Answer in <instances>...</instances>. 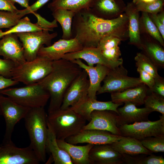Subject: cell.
<instances>
[{
	"mask_svg": "<svg viewBox=\"0 0 164 164\" xmlns=\"http://www.w3.org/2000/svg\"><path fill=\"white\" fill-rule=\"evenodd\" d=\"M89 85L88 74L83 69L67 90L60 108L73 107L87 96Z\"/></svg>",
	"mask_w": 164,
	"mask_h": 164,
	"instance_id": "obj_14",
	"label": "cell"
},
{
	"mask_svg": "<svg viewBox=\"0 0 164 164\" xmlns=\"http://www.w3.org/2000/svg\"><path fill=\"white\" fill-rule=\"evenodd\" d=\"M0 93L30 108L44 107L50 98L48 92L38 82L23 87L6 88L0 91Z\"/></svg>",
	"mask_w": 164,
	"mask_h": 164,
	"instance_id": "obj_5",
	"label": "cell"
},
{
	"mask_svg": "<svg viewBox=\"0 0 164 164\" xmlns=\"http://www.w3.org/2000/svg\"><path fill=\"white\" fill-rule=\"evenodd\" d=\"M123 163L127 164H164V159L162 155H156L151 154L146 155L132 156L122 154Z\"/></svg>",
	"mask_w": 164,
	"mask_h": 164,
	"instance_id": "obj_33",
	"label": "cell"
},
{
	"mask_svg": "<svg viewBox=\"0 0 164 164\" xmlns=\"http://www.w3.org/2000/svg\"><path fill=\"white\" fill-rule=\"evenodd\" d=\"M128 20L125 13L111 19L95 15L90 8L75 13L72 26V38L77 39L83 48L97 47L104 36L113 35L122 41L128 38Z\"/></svg>",
	"mask_w": 164,
	"mask_h": 164,
	"instance_id": "obj_1",
	"label": "cell"
},
{
	"mask_svg": "<svg viewBox=\"0 0 164 164\" xmlns=\"http://www.w3.org/2000/svg\"><path fill=\"white\" fill-rule=\"evenodd\" d=\"M148 14L164 39V24L157 17V14Z\"/></svg>",
	"mask_w": 164,
	"mask_h": 164,
	"instance_id": "obj_48",
	"label": "cell"
},
{
	"mask_svg": "<svg viewBox=\"0 0 164 164\" xmlns=\"http://www.w3.org/2000/svg\"><path fill=\"white\" fill-rule=\"evenodd\" d=\"M124 106L117 108L119 125L149 120L148 116L152 111L145 107L139 108L130 102L124 103Z\"/></svg>",
	"mask_w": 164,
	"mask_h": 164,
	"instance_id": "obj_22",
	"label": "cell"
},
{
	"mask_svg": "<svg viewBox=\"0 0 164 164\" xmlns=\"http://www.w3.org/2000/svg\"><path fill=\"white\" fill-rule=\"evenodd\" d=\"M135 65L147 72L155 78L159 76L158 72V68L152 60L146 55L138 53L135 57Z\"/></svg>",
	"mask_w": 164,
	"mask_h": 164,
	"instance_id": "obj_34",
	"label": "cell"
},
{
	"mask_svg": "<svg viewBox=\"0 0 164 164\" xmlns=\"http://www.w3.org/2000/svg\"><path fill=\"white\" fill-rule=\"evenodd\" d=\"M37 18V21L36 23L42 30L48 31H53L54 28L57 27L58 25L57 21L55 19L51 22L46 20L39 14L36 12L32 13Z\"/></svg>",
	"mask_w": 164,
	"mask_h": 164,
	"instance_id": "obj_40",
	"label": "cell"
},
{
	"mask_svg": "<svg viewBox=\"0 0 164 164\" xmlns=\"http://www.w3.org/2000/svg\"><path fill=\"white\" fill-rule=\"evenodd\" d=\"M16 33L6 35L0 40V56L11 60L15 66L26 61L22 43Z\"/></svg>",
	"mask_w": 164,
	"mask_h": 164,
	"instance_id": "obj_17",
	"label": "cell"
},
{
	"mask_svg": "<svg viewBox=\"0 0 164 164\" xmlns=\"http://www.w3.org/2000/svg\"><path fill=\"white\" fill-rule=\"evenodd\" d=\"M110 145L116 151L121 154L132 156L143 154L149 155L152 153L145 148L140 140L134 138L123 136Z\"/></svg>",
	"mask_w": 164,
	"mask_h": 164,
	"instance_id": "obj_25",
	"label": "cell"
},
{
	"mask_svg": "<svg viewBox=\"0 0 164 164\" xmlns=\"http://www.w3.org/2000/svg\"><path fill=\"white\" fill-rule=\"evenodd\" d=\"M57 141L60 147L69 155L73 164H91L89 154L94 145L87 144L83 146H77L68 143L65 140L57 139Z\"/></svg>",
	"mask_w": 164,
	"mask_h": 164,
	"instance_id": "obj_26",
	"label": "cell"
},
{
	"mask_svg": "<svg viewBox=\"0 0 164 164\" xmlns=\"http://www.w3.org/2000/svg\"><path fill=\"white\" fill-rule=\"evenodd\" d=\"M83 48L75 38L68 40L62 39L50 46H42L38 52L37 56L45 57L53 61L62 59L66 54L79 51Z\"/></svg>",
	"mask_w": 164,
	"mask_h": 164,
	"instance_id": "obj_16",
	"label": "cell"
},
{
	"mask_svg": "<svg viewBox=\"0 0 164 164\" xmlns=\"http://www.w3.org/2000/svg\"><path fill=\"white\" fill-rule=\"evenodd\" d=\"M124 13L128 20V38L129 43L142 50V40L140 28V12L132 2L126 5Z\"/></svg>",
	"mask_w": 164,
	"mask_h": 164,
	"instance_id": "obj_23",
	"label": "cell"
},
{
	"mask_svg": "<svg viewBox=\"0 0 164 164\" xmlns=\"http://www.w3.org/2000/svg\"><path fill=\"white\" fill-rule=\"evenodd\" d=\"M159 120L125 124L119 126L121 135L130 137L139 140L150 137L164 135V116H159Z\"/></svg>",
	"mask_w": 164,
	"mask_h": 164,
	"instance_id": "obj_10",
	"label": "cell"
},
{
	"mask_svg": "<svg viewBox=\"0 0 164 164\" xmlns=\"http://www.w3.org/2000/svg\"><path fill=\"white\" fill-rule=\"evenodd\" d=\"M89 157L91 164L123 163L122 154L109 144L94 145L90 150Z\"/></svg>",
	"mask_w": 164,
	"mask_h": 164,
	"instance_id": "obj_21",
	"label": "cell"
},
{
	"mask_svg": "<svg viewBox=\"0 0 164 164\" xmlns=\"http://www.w3.org/2000/svg\"><path fill=\"white\" fill-rule=\"evenodd\" d=\"M30 109L17 104L0 93V115L4 118L5 124L3 142L12 141V136L15 125L24 119Z\"/></svg>",
	"mask_w": 164,
	"mask_h": 164,
	"instance_id": "obj_8",
	"label": "cell"
},
{
	"mask_svg": "<svg viewBox=\"0 0 164 164\" xmlns=\"http://www.w3.org/2000/svg\"><path fill=\"white\" fill-rule=\"evenodd\" d=\"M139 24L141 33L143 32L148 35L164 47V39L148 13L142 12Z\"/></svg>",
	"mask_w": 164,
	"mask_h": 164,
	"instance_id": "obj_31",
	"label": "cell"
},
{
	"mask_svg": "<svg viewBox=\"0 0 164 164\" xmlns=\"http://www.w3.org/2000/svg\"><path fill=\"white\" fill-rule=\"evenodd\" d=\"M75 13L70 10L59 9L52 12V15L61 25L63 32L62 39H72V26Z\"/></svg>",
	"mask_w": 164,
	"mask_h": 164,
	"instance_id": "obj_29",
	"label": "cell"
},
{
	"mask_svg": "<svg viewBox=\"0 0 164 164\" xmlns=\"http://www.w3.org/2000/svg\"><path fill=\"white\" fill-rule=\"evenodd\" d=\"M22 17L18 12L0 10V29L10 28L17 24Z\"/></svg>",
	"mask_w": 164,
	"mask_h": 164,
	"instance_id": "obj_37",
	"label": "cell"
},
{
	"mask_svg": "<svg viewBox=\"0 0 164 164\" xmlns=\"http://www.w3.org/2000/svg\"><path fill=\"white\" fill-rule=\"evenodd\" d=\"M62 59L69 60L82 59L85 61L89 66H93L95 64H100L111 69L122 64L123 63V59L121 57L116 62L108 60L104 56L101 50L97 47L83 48L80 51L66 54Z\"/></svg>",
	"mask_w": 164,
	"mask_h": 164,
	"instance_id": "obj_15",
	"label": "cell"
},
{
	"mask_svg": "<svg viewBox=\"0 0 164 164\" xmlns=\"http://www.w3.org/2000/svg\"><path fill=\"white\" fill-rule=\"evenodd\" d=\"M101 51L104 56L109 60L116 62L121 58V52L118 46Z\"/></svg>",
	"mask_w": 164,
	"mask_h": 164,
	"instance_id": "obj_42",
	"label": "cell"
},
{
	"mask_svg": "<svg viewBox=\"0 0 164 164\" xmlns=\"http://www.w3.org/2000/svg\"><path fill=\"white\" fill-rule=\"evenodd\" d=\"M127 70L121 64L110 69L106 75L97 94L118 92L133 87L141 84L139 77H129Z\"/></svg>",
	"mask_w": 164,
	"mask_h": 164,
	"instance_id": "obj_7",
	"label": "cell"
},
{
	"mask_svg": "<svg viewBox=\"0 0 164 164\" xmlns=\"http://www.w3.org/2000/svg\"><path fill=\"white\" fill-rule=\"evenodd\" d=\"M15 66L14 63L11 60L0 58V75L11 78V71Z\"/></svg>",
	"mask_w": 164,
	"mask_h": 164,
	"instance_id": "obj_41",
	"label": "cell"
},
{
	"mask_svg": "<svg viewBox=\"0 0 164 164\" xmlns=\"http://www.w3.org/2000/svg\"><path fill=\"white\" fill-rule=\"evenodd\" d=\"M50 0H37L28 8L23 10H19L18 13L23 17L25 15L32 13L43 6Z\"/></svg>",
	"mask_w": 164,
	"mask_h": 164,
	"instance_id": "obj_44",
	"label": "cell"
},
{
	"mask_svg": "<svg viewBox=\"0 0 164 164\" xmlns=\"http://www.w3.org/2000/svg\"><path fill=\"white\" fill-rule=\"evenodd\" d=\"M82 70L70 60L61 59L53 61L51 72L38 82L50 95L48 113L60 108L67 90Z\"/></svg>",
	"mask_w": 164,
	"mask_h": 164,
	"instance_id": "obj_2",
	"label": "cell"
},
{
	"mask_svg": "<svg viewBox=\"0 0 164 164\" xmlns=\"http://www.w3.org/2000/svg\"><path fill=\"white\" fill-rule=\"evenodd\" d=\"M15 2H17L21 6L26 8H28L29 6V0H11Z\"/></svg>",
	"mask_w": 164,
	"mask_h": 164,
	"instance_id": "obj_49",
	"label": "cell"
},
{
	"mask_svg": "<svg viewBox=\"0 0 164 164\" xmlns=\"http://www.w3.org/2000/svg\"><path fill=\"white\" fill-rule=\"evenodd\" d=\"M142 40V50L158 68H164V50L156 41L150 39Z\"/></svg>",
	"mask_w": 164,
	"mask_h": 164,
	"instance_id": "obj_28",
	"label": "cell"
},
{
	"mask_svg": "<svg viewBox=\"0 0 164 164\" xmlns=\"http://www.w3.org/2000/svg\"><path fill=\"white\" fill-rule=\"evenodd\" d=\"M40 162L29 145L19 148L12 141L0 145V164H38Z\"/></svg>",
	"mask_w": 164,
	"mask_h": 164,
	"instance_id": "obj_11",
	"label": "cell"
},
{
	"mask_svg": "<svg viewBox=\"0 0 164 164\" xmlns=\"http://www.w3.org/2000/svg\"><path fill=\"white\" fill-rule=\"evenodd\" d=\"M48 136L46 142V150L51 154L55 164H73L68 153L59 146L56 136L50 125L47 123Z\"/></svg>",
	"mask_w": 164,
	"mask_h": 164,
	"instance_id": "obj_27",
	"label": "cell"
},
{
	"mask_svg": "<svg viewBox=\"0 0 164 164\" xmlns=\"http://www.w3.org/2000/svg\"><path fill=\"white\" fill-rule=\"evenodd\" d=\"M159 19L164 24V11L163 10L157 14Z\"/></svg>",
	"mask_w": 164,
	"mask_h": 164,
	"instance_id": "obj_51",
	"label": "cell"
},
{
	"mask_svg": "<svg viewBox=\"0 0 164 164\" xmlns=\"http://www.w3.org/2000/svg\"><path fill=\"white\" fill-rule=\"evenodd\" d=\"M140 141L145 148L152 152H164V135L147 137Z\"/></svg>",
	"mask_w": 164,
	"mask_h": 164,
	"instance_id": "obj_36",
	"label": "cell"
},
{
	"mask_svg": "<svg viewBox=\"0 0 164 164\" xmlns=\"http://www.w3.org/2000/svg\"><path fill=\"white\" fill-rule=\"evenodd\" d=\"M147 95L144 100L145 107L164 116V97L152 92Z\"/></svg>",
	"mask_w": 164,
	"mask_h": 164,
	"instance_id": "obj_35",
	"label": "cell"
},
{
	"mask_svg": "<svg viewBox=\"0 0 164 164\" xmlns=\"http://www.w3.org/2000/svg\"><path fill=\"white\" fill-rule=\"evenodd\" d=\"M47 114L44 107L30 108L24 118L30 143L40 162L46 161Z\"/></svg>",
	"mask_w": 164,
	"mask_h": 164,
	"instance_id": "obj_3",
	"label": "cell"
},
{
	"mask_svg": "<svg viewBox=\"0 0 164 164\" xmlns=\"http://www.w3.org/2000/svg\"><path fill=\"white\" fill-rule=\"evenodd\" d=\"M164 0H155L152 2L135 5L139 12L157 14L163 10Z\"/></svg>",
	"mask_w": 164,
	"mask_h": 164,
	"instance_id": "obj_38",
	"label": "cell"
},
{
	"mask_svg": "<svg viewBox=\"0 0 164 164\" xmlns=\"http://www.w3.org/2000/svg\"><path fill=\"white\" fill-rule=\"evenodd\" d=\"M119 117L115 112L108 110H95L91 114V120L82 130L97 129L121 135L119 127Z\"/></svg>",
	"mask_w": 164,
	"mask_h": 164,
	"instance_id": "obj_12",
	"label": "cell"
},
{
	"mask_svg": "<svg viewBox=\"0 0 164 164\" xmlns=\"http://www.w3.org/2000/svg\"><path fill=\"white\" fill-rule=\"evenodd\" d=\"M16 34L22 44L24 57L27 61L35 59L41 47L44 45H51L52 40L58 35L56 32L50 33L49 31L44 30Z\"/></svg>",
	"mask_w": 164,
	"mask_h": 164,
	"instance_id": "obj_9",
	"label": "cell"
},
{
	"mask_svg": "<svg viewBox=\"0 0 164 164\" xmlns=\"http://www.w3.org/2000/svg\"><path fill=\"white\" fill-rule=\"evenodd\" d=\"M95 0H53L48 5L52 11L59 9L70 10L75 13L90 8Z\"/></svg>",
	"mask_w": 164,
	"mask_h": 164,
	"instance_id": "obj_30",
	"label": "cell"
},
{
	"mask_svg": "<svg viewBox=\"0 0 164 164\" xmlns=\"http://www.w3.org/2000/svg\"><path fill=\"white\" fill-rule=\"evenodd\" d=\"M42 30L36 23H33L28 17H25L21 18L17 24L8 30L2 32L0 30V39L7 34L25 32H36Z\"/></svg>",
	"mask_w": 164,
	"mask_h": 164,
	"instance_id": "obj_32",
	"label": "cell"
},
{
	"mask_svg": "<svg viewBox=\"0 0 164 164\" xmlns=\"http://www.w3.org/2000/svg\"><path fill=\"white\" fill-rule=\"evenodd\" d=\"M70 61L77 64L87 72L90 82L88 96L91 98L96 99L97 93L101 86V83L111 69L100 64H97L95 67L89 66L80 59Z\"/></svg>",
	"mask_w": 164,
	"mask_h": 164,
	"instance_id": "obj_19",
	"label": "cell"
},
{
	"mask_svg": "<svg viewBox=\"0 0 164 164\" xmlns=\"http://www.w3.org/2000/svg\"><path fill=\"white\" fill-rule=\"evenodd\" d=\"M123 104L115 103L111 101H101L92 99L87 95L80 101L71 108L82 116L86 121L91 120V114L95 110H108L118 113L117 108Z\"/></svg>",
	"mask_w": 164,
	"mask_h": 164,
	"instance_id": "obj_18",
	"label": "cell"
},
{
	"mask_svg": "<svg viewBox=\"0 0 164 164\" xmlns=\"http://www.w3.org/2000/svg\"><path fill=\"white\" fill-rule=\"evenodd\" d=\"M53 63V61L46 57L37 56L32 61H26L13 67L11 78L26 85L37 83L51 72Z\"/></svg>",
	"mask_w": 164,
	"mask_h": 164,
	"instance_id": "obj_6",
	"label": "cell"
},
{
	"mask_svg": "<svg viewBox=\"0 0 164 164\" xmlns=\"http://www.w3.org/2000/svg\"><path fill=\"white\" fill-rule=\"evenodd\" d=\"M19 82L12 79L0 75V91L18 84Z\"/></svg>",
	"mask_w": 164,
	"mask_h": 164,
	"instance_id": "obj_47",
	"label": "cell"
},
{
	"mask_svg": "<svg viewBox=\"0 0 164 164\" xmlns=\"http://www.w3.org/2000/svg\"><path fill=\"white\" fill-rule=\"evenodd\" d=\"M132 2L135 5L146 4L153 2L155 0H132Z\"/></svg>",
	"mask_w": 164,
	"mask_h": 164,
	"instance_id": "obj_50",
	"label": "cell"
},
{
	"mask_svg": "<svg viewBox=\"0 0 164 164\" xmlns=\"http://www.w3.org/2000/svg\"><path fill=\"white\" fill-rule=\"evenodd\" d=\"M122 136L103 130H82L77 134L68 138L65 140L68 143L74 145L83 143L94 145L109 144L117 141Z\"/></svg>",
	"mask_w": 164,
	"mask_h": 164,
	"instance_id": "obj_13",
	"label": "cell"
},
{
	"mask_svg": "<svg viewBox=\"0 0 164 164\" xmlns=\"http://www.w3.org/2000/svg\"><path fill=\"white\" fill-rule=\"evenodd\" d=\"M126 6L123 0H95L90 8L97 16L111 19L124 13Z\"/></svg>",
	"mask_w": 164,
	"mask_h": 164,
	"instance_id": "obj_20",
	"label": "cell"
},
{
	"mask_svg": "<svg viewBox=\"0 0 164 164\" xmlns=\"http://www.w3.org/2000/svg\"><path fill=\"white\" fill-rule=\"evenodd\" d=\"M154 79V84L151 89H149V91L164 97V78L159 75Z\"/></svg>",
	"mask_w": 164,
	"mask_h": 164,
	"instance_id": "obj_45",
	"label": "cell"
},
{
	"mask_svg": "<svg viewBox=\"0 0 164 164\" xmlns=\"http://www.w3.org/2000/svg\"><path fill=\"white\" fill-rule=\"evenodd\" d=\"M86 121L70 107L48 113L47 117V123L56 139L62 140L80 132L86 125Z\"/></svg>",
	"mask_w": 164,
	"mask_h": 164,
	"instance_id": "obj_4",
	"label": "cell"
},
{
	"mask_svg": "<svg viewBox=\"0 0 164 164\" xmlns=\"http://www.w3.org/2000/svg\"><path fill=\"white\" fill-rule=\"evenodd\" d=\"M148 91V87L142 83L121 91L111 93V100L115 103L130 102L136 106L141 105L144 104V100Z\"/></svg>",
	"mask_w": 164,
	"mask_h": 164,
	"instance_id": "obj_24",
	"label": "cell"
},
{
	"mask_svg": "<svg viewBox=\"0 0 164 164\" xmlns=\"http://www.w3.org/2000/svg\"><path fill=\"white\" fill-rule=\"evenodd\" d=\"M15 3L11 0H0V10L18 12L19 10L15 6Z\"/></svg>",
	"mask_w": 164,
	"mask_h": 164,
	"instance_id": "obj_46",
	"label": "cell"
},
{
	"mask_svg": "<svg viewBox=\"0 0 164 164\" xmlns=\"http://www.w3.org/2000/svg\"><path fill=\"white\" fill-rule=\"evenodd\" d=\"M121 41L122 40L117 36L109 35L101 40L97 47L101 50H103L118 46Z\"/></svg>",
	"mask_w": 164,
	"mask_h": 164,
	"instance_id": "obj_39",
	"label": "cell"
},
{
	"mask_svg": "<svg viewBox=\"0 0 164 164\" xmlns=\"http://www.w3.org/2000/svg\"><path fill=\"white\" fill-rule=\"evenodd\" d=\"M137 70L139 73V78L142 83L145 84L149 88L151 89L153 86L155 79L149 73L139 67H137Z\"/></svg>",
	"mask_w": 164,
	"mask_h": 164,
	"instance_id": "obj_43",
	"label": "cell"
}]
</instances>
